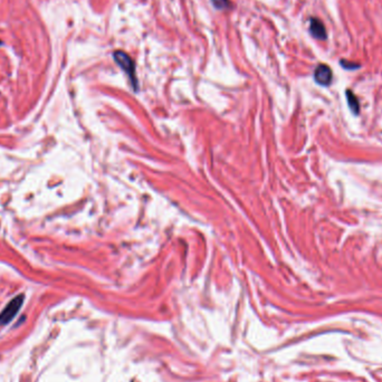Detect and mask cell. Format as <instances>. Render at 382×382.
<instances>
[{"label":"cell","instance_id":"5","mask_svg":"<svg viewBox=\"0 0 382 382\" xmlns=\"http://www.w3.org/2000/svg\"><path fill=\"white\" fill-rule=\"evenodd\" d=\"M346 95H347V101H348V105L350 107V110L353 113V114H359L360 113V102L358 98L351 90H347L346 91Z\"/></svg>","mask_w":382,"mask_h":382},{"label":"cell","instance_id":"3","mask_svg":"<svg viewBox=\"0 0 382 382\" xmlns=\"http://www.w3.org/2000/svg\"><path fill=\"white\" fill-rule=\"evenodd\" d=\"M333 73L332 69L326 64H320L314 71L315 82L322 86H329L332 82Z\"/></svg>","mask_w":382,"mask_h":382},{"label":"cell","instance_id":"7","mask_svg":"<svg viewBox=\"0 0 382 382\" xmlns=\"http://www.w3.org/2000/svg\"><path fill=\"white\" fill-rule=\"evenodd\" d=\"M340 64L344 69H348V71H354V69H358V68L361 67V65H360V64H358V63L350 62V61H346V60H341Z\"/></svg>","mask_w":382,"mask_h":382},{"label":"cell","instance_id":"4","mask_svg":"<svg viewBox=\"0 0 382 382\" xmlns=\"http://www.w3.org/2000/svg\"><path fill=\"white\" fill-rule=\"evenodd\" d=\"M310 34L319 40H325L327 38L325 26L317 18H311L310 20Z\"/></svg>","mask_w":382,"mask_h":382},{"label":"cell","instance_id":"6","mask_svg":"<svg viewBox=\"0 0 382 382\" xmlns=\"http://www.w3.org/2000/svg\"><path fill=\"white\" fill-rule=\"evenodd\" d=\"M211 3L219 10H227L233 7L229 0H211Z\"/></svg>","mask_w":382,"mask_h":382},{"label":"cell","instance_id":"2","mask_svg":"<svg viewBox=\"0 0 382 382\" xmlns=\"http://www.w3.org/2000/svg\"><path fill=\"white\" fill-rule=\"evenodd\" d=\"M24 303V295L16 296L13 301H10L6 308L0 313V325H5L12 321L16 314L18 313L21 305Z\"/></svg>","mask_w":382,"mask_h":382},{"label":"cell","instance_id":"1","mask_svg":"<svg viewBox=\"0 0 382 382\" xmlns=\"http://www.w3.org/2000/svg\"><path fill=\"white\" fill-rule=\"evenodd\" d=\"M114 61L116 62L117 65H119L123 71H124L128 76L130 77L131 82L133 84L134 88H137V78H136V66H134V63L132 61V58L128 55L125 52L123 51H116L114 53Z\"/></svg>","mask_w":382,"mask_h":382}]
</instances>
